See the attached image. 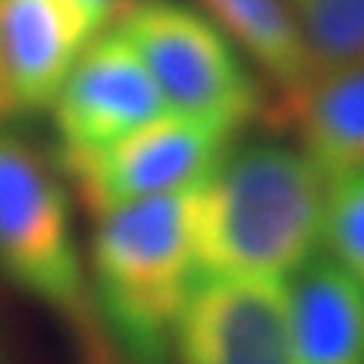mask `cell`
Segmentation results:
<instances>
[{
  "instance_id": "cell-1",
  "label": "cell",
  "mask_w": 364,
  "mask_h": 364,
  "mask_svg": "<svg viewBox=\"0 0 364 364\" xmlns=\"http://www.w3.org/2000/svg\"><path fill=\"white\" fill-rule=\"evenodd\" d=\"M328 179L298 146L237 140L195 191L198 277L286 279L322 243Z\"/></svg>"
},
{
  "instance_id": "cell-2",
  "label": "cell",
  "mask_w": 364,
  "mask_h": 364,
  "mask_svg": "<svg viewBox=\"0 0 364 364\" xmlns=\"http://www.w3.org/2000/svg\"><path fill=\"white\" fill-rule=\"evenodd\" d=\"M195 191L134 200L95 219L88 243V294L109 352L128 364H170L173 334L191 289Z\"/></svg>"
},
{
  "instance_id": "cell-3",
  "label": "cell",
  "mask_w": 364,
  "mask_h": 364,
  "mask_svg": "<svg viewBox=\"0 0 364 364\" xmlns=\"http://www.w3.org/2000/svg\"><path fill=\"white\" fill-rule=\"evenodd\" d=\"M0 277L61 316L97 361L107 355L64 176L9 131H0Z\"/></svg>"
},
{
  "instance_id": "cell-4",
  "label": "cell",
  "mask_w": 364,
  "mask_h": 364,
  "mask_svg": "<svg viewBox=\"0 0 364 364\" xmlns=\"http://www.w3.org/2000/svg\"><path fill=\"white\" fill-rule=\"evenodd\" d=\"M155 79L167 109L246 128L267 91L240 49L186 0H136L116 25Z\"/></svg>"
},
{
  "instance_id": "cell-5",
  "label": "cell",
  "mask_w": 364,
  "mask_h": 364,
  "mask_svg": "<svg viewBox=\"0 0 364 364\" xmlns=\"http://www.w3.org/2000/svg\"><path fill=\"white\" fill-rule=\"evenodd\" d=\"M240 128L167 109L95 152L55 155L82 210L97 219L134 200L191 188L240 140Z\"/></svg>"
},
{
  "instance_id": "cell-6",
  "label": "cell",
  "mask_w": 364,
  "mask_h": 364,
  "mask_svg": "<svg viewBox=\"0 0 364 364\" xmlns=\"http://www.w3.org/2000/svg\"><path fill=\"white\" fill-rule=\"evenodd\" d=\"M179 364H298L282 279L198 277L182 306Z\"/></svg>"
},
{
  "instance_id": "cell-7",
  "label": "cell",
  "mask_w": 364,
  "mask_h": 364,
  "mask_svg": "<svg viewBox=\"0 0 364 364\" xmlns=\"http://www.w3.org/2000/svg\"><path fill=\"white\" fill-rule=\"evenodd\" d=\"M55 155L95 152L167 112L155 79L116 28L85 46L52 100Z\"/></svg>"
},
{
  "instance_id": "cell-8",
  "label": "cell",
  "mask_w": 364,
  "mask_h": 364,
  "mask_svg": "<svg viewBox=\"0 0 364 364\" xmlns=\"http://www.w3.org/2000/svg\"><path fill=\"white\" fill-rule=\"evenodd\" d=\"M97 33L79 0H0V82L9 109H49Z\"/></svg>"
},
{
  "instance_id": "cell-9",
  "label": "cell",
  "mask_w": 364,
  "mask_h": 364,
  "mask_svg": "<svg viewBox=\"0 0 364 364\" xmlns=\"http://www.w3.org/2000/svg\"><path fill=\"white\" fill-rule=\"evenodd\" d=\"M270 116L294 131L298 149L328 182L364 170V61L316 70L282 95Z\"/></svg>"
},
{
  "instance_id": "cell-10",
  "label": "cell",
  "mask_w": 364,
  "mask_h": 364,
  "mask_svg": "<svg viewBox=\"0 0 364 364\" xmlns=\"http://www.w3.org/2000/svg\"><path fill=\"white\" fill-rule=\"evenodd\" d=\"M298 364H364V286L328 255H313L286 279Z\"/></svg>"
},
{
  "instance_id": "cell-11",
  "label": "cell",
  "mask_w": 364,
  "mask_h": 364,
  "mask_svg": "<svg viewBox=\"0 0 364 364\" xmlns=\"http://www.w3.org/2000/svg\"><path fill=\"white\" fill-rule=\"evenodd\" d=\"M195 6L258 67L277 97L316 73L291 0H195Z\"/></svg>"
},
{
  "instance_id": "cell-12",
  "label": "cell",
  "mask_w": 364,
  "mask_h": 364,
  "mask_svg": "<svg viewBox=\"0 0 364 364\" xmlns=\"http://www.w3.org/2000/svg\"><path fill=\"white\" fill-rule=\"evenodd\" d=\"M313 70L364 61V0H291Z\"/></svg>"
},
{
  "instance_id": "cell-13",
  "label": "cell",
  "mask_w": 364,
  "mask_h": 364,
  "mask_svg": "<svg viewBox=\"0 0 364 364\" xmlns=\"http://www.w3.org/2000/svg\"><path fill=\"white\" fill-rule=\"evenodd\" d=\"M322 243L328 258L364 286V170L328 182Z\"/></svg>"
},
{
  "instance_id": "cell-14",
  "label": "cell",
  "mask_w": 364,
  "mask_h": 364,
  "mask_svg": "<svg viewBox=\"0 0 364 364\" xmlns=\"http://www.w3.org/2000/svg\"><path fill=\"white\" fill-rule=\"evenodd\" d=\"M79 4L88 9V16L95 18V25L100 31H109L136 4V0H79Z\"/></svg>"
},
{
  "instance_id": "cell-15",
  "label": "cell",
  "mask_w": 364,
  "mask_h": 364,
  "mask_svg": "<svg viewBox=\"0 0 364 364\" xmlns=\"http://www.w3.org/2000/svg\"><path fill=\"white\" fill-rule=\"evenodd\" d=\"M6 116H13V109H9V100H6V91H4V82H0V122Z\"/></svg>"
},
{
  "instance_id": "cell-16",
  "label": "cell",
  "mask_w": 364,
  "mask_h": 364,
  "mask_svg": "<svg viewBox=\"0 0 364 364\" xmlns=\"http://www.w3.org/2000/svg\"><path fill=\"white\" fill-rule=\"evenodd\" d=\"M0 364H4V352H0Z\"/></svg>"
},
{
  "instance_id": "cell-17",
  "label": "cell",
  "mask_w": 364,
  "mask_h": 364,
  "mask_svg": "<svg viewBox=\"0 0 364 364\" xmlns=\"http://www.w3.org/2000/svg\"><path fill=\"white\" fill-rule=\"evenodd\" d=\"M97 364H100V361H97Z\"/></svg>"
}]
</instances>
